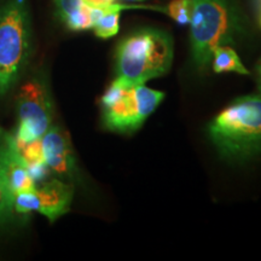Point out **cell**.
Wrapping results in <instances>:
<instances>
[{"mask_svg": "<svg viewBox=\"0 0 261 261\" xmlns=\"http://www.w3.org/2000/svg\"><path fill=\"white\" fill-rule=\"evenodd\" d=\"M212 142L224 158L246 160L261 152V97L234 99L212 121Z\"/></svg>", "mask_w": 261, "mask_h": 261, "instance_id": "6da1fadb", "label": "cell"}, {"mask_svg": "<svg viewBox=\"0 0 261 261\" xmlns=\"http://www.w3.org/2000/svg\"><path fill=\"white\" fill-rule=\"evenodd\" d=\"M173 62V40L167 32L143 28L119 42L115 52L117 76L145 84L167 74Z\"/></svg>", "mask_w": 261, "mask_h": 261, "instance_id": "7a4b0ae2", "label": "cell"}, {"mask_svg": "<svg viewBox=\"0 0 261 261\" xmlns=\"http://www.w3.org/2000/svg\"><path fill=\"white\" fill-rule=\"evenodd\" d=\"M163 98L162 91L117 76L100 99L104 126L117 133L136 132L158 109Z\"/></svg>", "mask_w": 261, "mask_h": 261, "instance_id": "3957f363", "label": "cell"}, {"mask_svg": "<svg viewBox=\"0 0 261 261\" xmlns=\"http://www.w3.org/2000/svg\"><path fill=\"white\" fill-rule=\"evenodd\" d=\"M192 57L198 68L211 63L213 51L233 41L238 21L227 0H192L190 21Z\"/></svg>", "mask_w": 261, "mask_h": 261, "instance_id": "277c9868", "label": "cell"}, {"mask_svg": "<svg viewBox=\"0 0 261 261\" xmlns=\"http://www.w3.org/2000/svg\"><path fill=\"white\" fill-rule=\"evenodd\" d=\"M31 48V22L23 0L0 10V94L11 89L27 62Z\"/></svg>", "mask_w": 261, "mask_h": 261, "instance_id": "5b68a950", "label": "cell"}, {"mask_svg": "<svg viewBox=\"0 0 261 261\" xmlns=\"http://www.w3.org/2000/svg\"><path fill=\"white\" fill-rule=\"evenodd\" d=\"M18 128L12 143L28 144L41 137L50 128L52 120L51 102L45 86L39 81H29L22 86L17 97Z\"/></svg>", "mask_w": 261, "mask_h": 261, "instance_id": "8992f818", "label": "cell"}, {"mask_svg": "<svg viewBox=\"0 0 261 261\" xmlns=\"http://www.w3.org/2000/svg\"><path fill=\"white\" fill-rule=\"evenodd\" d=\"M73 188L67 182L52 179L44 182L41 188L15 195L14 208L22 214L39 212L50 221H55L69 212Z\"/></svg>", "mask_w": 261, "mask_h": 261, "instance_id": "52a82bcc", "label": "cell"}, {"mask_svg": "<svg viewBox=\"0 0 261 261\" xmlns=\"http://www.w3.org/2000/svg\"><path fill=\"white\" fill-rule=\"evenodd\" d=\"M44 160L52 171L64 177H71L76 172L75 158L69 137L58 127H50L41 137Z\"/></svg>", "mask_w": 261, "mask_h": 261, "instance_id": "ba28073f", "label": "cell"}, {"mask_svg": "<svg viewBox=\"0 0 261 261\" xmlns=\"http://www.w3.org/2000/svg\"><path fill=\"white\" fill-rule=\"evenodd\" d=\"M3 172H4L8 187L14 195H17L19 192L32 191L37 188V184L29 175L23 159L16 151V149L10 142L8 148L5 149Z\"/></svg>", "mask_w": 261, "mask_h": 261, "instance_id": "9c48e42d", "label": "cell"}, {"mask_svg": "<svg viewBox=\"0 0 261 261\" xmlns=\"http://www.w3.org/2000/svg\"><path fill=\"white\" fill-rule=\"evenodd\" d=\"M212 65L215 73H237L248 75L249 70L244 67L242 61L238 57L237 52L227 45H220L213 51L212 55Z\"/></svg>", "mask_w": 261, "mask_h": 261, "instance_id": "30bf717a", "label": "cell"}, {"mask_svg": "<svg viewBox=\"0 0 261 261\" xmlns=\"http://www.w3.org/2000/svg\"><path fill=\"white\" fill-rule=\"evenodd\" d=\"M165 12L180 25L190 23L192 16V0H172Z\"/></svg>", "mask_w": 261, "mask_h": 261, "instance_id": "8fae6325", "label": "cell"}, {"mask_svg": "<svg viewBox=\"0 0 261 261\" xmlns=\"http://www.w3.org/2000/svg\"><path fill=\"white\" fill-rule=\"evenodd\" d=\"M65 25L74 32L86 31L93 27V19H92V8L87 4H85L79 11L74 12L69 17L64 21Z\"/></svg>", "mask_w": 261, "mask_h": 261, "instance_id": "7c38bea8", "label": "cell"}, {"mask_svg": "<svg viewBox=\"0 0 261 261\" xmlns=\"http://www.w3.org/2000/svg\"><path fill=\"white\" fill-rule=\"evenodd\" d=\"M15 195L12 194L6 182L3 168H0V217L11 214L14 210Z\"/></svg>", "mask_w": 261, "mask_h": 261, "instance_id": "4fadbf2b", "label": "cell"}, {"mask_svg": "<svg viewBox=\"0 0 261 261\" xmlns=\"http://www.w3.org/2000/svg\"><path fill=\"white\" fill-rule=\"evenodd\" d=\"M56 5L57 12L62 21H65L70 15L79 10L85 5L84 0H54Z\"/></svg>", "mask_w": 261, "mask_h": 261, "instance_id": "5bb4252c", "label": "cell"}, {"mask_svg": "<svg viewBox=\"0 0 261 261\" xmlns=\"http://www.w3.org/2000/svg\"><path fill=\"white\" fill-rule=\"evenodd\" d=\"M25 166H27V171L29 173V175H31V178L34 180L35 184H37V182L44 181L45 179L50 175L51 168L48 167L47 163L45 161L28 163V165Z\"/></svg>", "mask_w": 261, "mask_h": 261, "instance_id": "9a60e30c", "label": "cell"}, {"mask_svg": "<svg viewBox=\"0 0 261 261\" xmlns=\"http://www.w3.org/2000/svg\"><path fill=\"white\" fill-rule=\"evenodd\" d=\"M84 2L91 8H103V6L114 4L116 0H84Z\"/></svg>", "mask_w": 261, "mask_h": 261, "instance_id": "2e32d148", "label": "cell"}, {"mask_svg": "<svg viewBox=\"0 0 261 261\" xmlns=\"http://www.w3.org/2000/svg\"><path fill=\"white\" fill-rule=\"evenodd\" d=\"M253 5L254 11H255L256 22L257 24H259V27L261 28V0H253Z\"/></svg>", "mask_w": 261, "mask_h": 261, "instance_id": "e0dca14e", "label": "cell"}, {"mask_svg": "<svg viewBox=\"0 0 261 261\" xmlns=\"http://www.w3.org/2000/svg\"><path fill=\"white\" fill-rule=\"evenodd\" d=\"M5 159V149L0 148V168H3V163H4Z\"/></svg>", "mask_w": 261, "mask_h": 261, "instance_id": "ac0fdd59", "label": "cell"}, {"mask_svg": "<svg viewBox=\"0 0 261 261\" xmlns=\"http://www.w3.org/2000/svg\"><path fill=\"white\" fill-rule=\"evenodd\" d=\"M259 77H260V87H261V62L259 64Z\"/></svg>", "mask_w": 261, "mask_h": 261, "instance_id": "d6986e66", "label": "cell"}, {"mask_svg": "<svg viewBox=\"0 0 261 261\" xmlns=\"http://www.w3.org/2000/svg\"><path fill=\"white\" fill-rule=\"evenodd\" d=\"M127 2H144V0H127Z\"/></svg>", "mask_w": 261, "mask_h": 261, "instance_id": "ffe728a7", "label": "cell"}]
</instances>
